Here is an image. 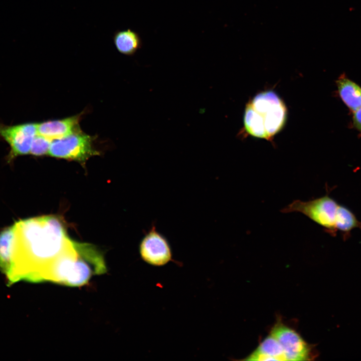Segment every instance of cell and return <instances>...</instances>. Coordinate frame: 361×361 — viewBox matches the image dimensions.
Masks as SVG:
<instances>
[{
  "label": "cell",
  "mask_w": 361,
  "mask_h": 361,
  "mask_svg": "<svg viewBox=\"0 0 361 361\" xmlns=\"http://www.w3.org/2000/svg\"><path fill=\"white\" fill-rule=\"evenodd\" d=\"M286 117L285 105L278 95L270 91L263 92L247 105L245 128L253 136L269 140L283 127Z\"/></svg>",
  "instance_id": "cell-3"
},
{
  "label": "cell",
  "mask_w": 361,
  "mask_h": 361,
  "mask_svg": "<svg viewBox=\"0 0 361 361\" xmlns=\"http://www.w3.org/2000/svg\"><path fill=\"white\" fill-rule=\"evenodd\" d=\"M106 271L102 253L92 244L77 242L76 250L63 258L56 266L52 282L81 286L86 284L93 276Z\"/></svg>",
  "instance_id": "cell-2"
},
{
  "label": "cell",
  "mask_w": 361,
  "mask_h": 361,
  "mask_svg": "<svg viewBox=\"0 0 361 361\" xmlns=\"http://www.w3.org/2000/svg\"><path fill=\"white\" fill-rule=\"evenodd\" d=\"M270 334L281 344L287 360H308L314 357L312 346L295 330L280 321L274 325Z\"/></svg>",
  "instance_id": "cell-6"
},
{
  "label": "cell",
  "mask_w": 361,
  "mask_h": 361,
  "mask_svg": "<svg viewBox=\"0 0 361 361\" xmlns=\"http://www.w3.org/2000/svg\"><path fill=\"white\" fill-rule=\"evenodd\" d=\"M339 205L328 195L303 202L295 200L283 208L284 213L298 212L323 227L329 233L336 232L335 221Z\"/></svg>",
  "instance_id": "cell-5"
},
{
  "label": "cell",
  "mask_w": 361,
  "mask_h": 361,
  "mask_svg": "<svg viewBox=\"0 0 361 361\" xmlns=\"http://www.w3.org/2000/svg\"><path fill=\"white\" fill-rule=\"evenodd\" d=\"M21 225L24 242L20 253L14 256L13 283L20 280L50 281L55 266L72 248L74 240L55 216L28 219Z\"/></svg>",
  "instance_id": "cell-1"
},
{
  "label": "cell",
  "mask_w": 361,
  "mask_h": 361,
  "mask_svg": "<svg viewBox=\"0 0 361 361\" xmlns=\"http://www.w3.org/2000/svg\"><path fill=\"white\" fill-rule=\"evenodd\" d=\"M339 95L346 106L353 112L361 106V87L345 77L336 81Z\"/></svg>",
  "instance_id": "cell-13"
},
{
  "label": "cell",
  "mask_w": 361,
  "mask_h": 361,
  "mask_svg": "<svg viewBox=\"0 0 361 361\" xmlns=\"http://www.w3.org/2000/svg\"><path fill=\"white\" fill-rule=\"evenodd\" d=\"M245 360H287V359L281 344L270 334L262 340L257 349Z\"/></svg>",
  "instance_id": "cell-11"
},
{
  "label": "cell",
  "mask_w": 361,
  "mask_h": 361,
  "mask_svg": "<svg viewBox=\"0 0 361 361\" xmlns=\"http://www.w3.org/2000/svg\"><path fill=\"white\" fill-rule=\"evenodd\" d=\"M95 137L81 131L52 141L48 154L51 156L75 160L82 164L91 157L100 155L95 147Z\"/></svg>",
  "instance_id": "cell-4"
},
{
  "label": "cell",
  "mask_w": 361,
  "mask_h": 361,
  "mask_svg": "<svg viewBox=\"0 0 361 361\" xmlns=\"http://www.w3.org/2000/svg\"><path fill=\"white\" fill-rule=\"evenodd\" d=\"M113 42L119 53L128 56L134 55L143 44L139 34L129 29L115 32Z\"/></svg>",
  "instance_id": "cell-12"
},
{
  "label": "cell",
  "mask_w": 361,
  "mask_h": 361,
  "mask_svg": "<svg viewBox=\"0 0 361 361\" xmlns=\"http://www.w3.org/2000/svg\"><path fill=\"white\" fill-rule=\"evenodd\" d=\"M37 134V123L15 125L0 124V136L10 145V159L30 153L31 144Z\"/></svg>",
  "instance_id": "cell-8"
},
{
  "label": "cell",
  "mask_w": 361,
  "mask_h": 361,
  "mask_svg": "<svg viewBox=\"0 0 361 361\" xmlns=\"http://www.w3.org/2000/svg\"><path fill=\"white\" fill-rule=\"evenodd\" d=\"M356 228H361V223L348 209L339 205L335 221L336 230L348 233Z\"/></svg>",
  "instance_id": "cell-14"
},
{
  "label": "cell",
  "mask_w": 361,
  "mask_h": 361,
  "mask_svg": "<svg viewBox=\"0 0 361 361\" xmlns=\"http://www.w3.org/2000/svg\"><path fill=\"white\" fill-rule=\"evenodd\" d=\"M52 140L37 134L34 138L30 153L35 156L48 154Z\"/></svg>",
  "instance_id": "cell-15"
},
{
  "label": "cell",
  "mask_w": 361,
  "mask_h": 361,
  "mask_svg": "<svg viewBox=\"0 0 361 361\" xmlns=\"http://www.w3.org/2000/svg\"><path fill=\"white\" fill-rule=\"evenodd\" d=\"M83 113L37 123V134L52 141L80 131V121Z\"/></svg>",
  "instance_id": "cell-9"
},
{
  "label": "cell",
  "mask_w": 361,
  "mask_h": 361,
  "mask_svg": "<svg viewBox=\"0 0 361 361\" xmlns=\"http://www.w3.org/2000/svg\"><path fill=\"white\" fill-rule=\"evenodd\" d=\"M16 224L0 233V268L10 280L14 268Z\"/></svg>",
  "instance_id": "cell-10"
},
{
  "label": "cell",
  "mask_w": 361,
  "mask_h": 361,
  "mask_svg": "<svg viewBox=\"0 0 361 361\" xmlns=\"http://www.w3.org/2000/svg\"><path fill=\"white\" fill-rule=\"evenodd\" d=\"M353 125L361 133V106L353 112Z\"/></svg>",
  "instance_id": "cell-16"
},
{
  "label": "cell",
  "mask_w": 361,
  "mask_h": 361,
  "mask_svg": "<svg viewBox=\"0 0 361 361\" xmlns=\"http://www.w3.org/2000/svg\"><path fill=\"white\" fill-rule=\"evenodd\" d=\"M139 253L142 259L153 266H162L172 260V252L167 240L154 225L142 239Z\"/></svg>",
  "instance_id": "cell-7"
}]
</instances>
